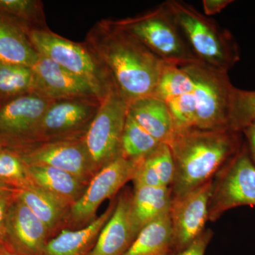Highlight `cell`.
<instances>
[{"instance_id":"28","label":"cell","mask_w":255,"mask_h":255,"mask_svg":"<svg viewBox=\"0 0 255 255\" xmlns=\"http://www.w3.org/2000/svg\"><path fill=\"white\" fill-rule=\"evenodd\" d=\"M194 82L182 65L166 64L152 95L164 101L191 93Z\"/></svg>"},{"instance_id":"4","label":"cell","mask_w":255,"mask_h":255,"mask_svg":"<svg viewBox=\"0 0 255 255\" xmlns=\"http://www.w3.org/2000/svg\"><path fill=\"white\" fill-rule=\"evenodd\" d=\"M28 37L37 53L58 64L91 87L101 102L117 88L110 72L85 43L67 39L46 29L32 30Z\"/></svg>"},{"instance_id":"26","label":"cell","mask_w":255,"mask_h":255,"mask_svg":"<svg viewBox=\"0 0 255 255\" xmlns=\"http://www.w3.org/2000/svg\"><path fill=\"white\" fill-rule=\"evenodd\" d=\"M161 144L142 128L128 112L121 145L122 157L130 160H139L153 152Z\"/></svg>"},{"instance_id":"10","label":"cell","mask_w":255,"mask_h":255,"mask_svg":"<svg viewBox=\"0 0 255 255\" xmlns=\"http://www.w3.org/2000/svg\"><path fill=\"white\" fill-rule=\"evenodd\" d=\"M101 102L96 98L53 100L41 119L33 145L82 138L98 112Z\"/></svg>"},{"instance_id":"1","label":"cell","mask_w":255,"mask_h":255,"mask_svg":"<svg viewBox=\"0 0 255 255\" xmlns=\"http://www.w3.org/2000/svg\"><path fill=\"white\" fill-rule=\"evenodd\" d=\"M84 43L108 70L129 103L154 93L167 63L115 20L97 21Z\"/></svg>"},{"instance_id":"9","label":"cell","mask_w":255,"mask_h":255,"mask_svg":"<svg viewBox=\"0 0 255 255\" xmlns=\"http://www.w3.org/2000/svg\"><path fill=\"white\" fill-rule=\"evenodd\" d=\"M54 100L28 94L0 107V148L18 152L34 144L41 119Z\"/></svg>"},{"instance_id":"14","label":"cell","mask_w":255,"mask_h":255,"mask_svg":"<svg viewBox=\"0 0 255 255\" xmlns=\"http://www.w3.org/2000/svg\"><path fill=\"white\" fill-rule=\"evenodd\" d=\"M50 237L46 225L23 204L16 192L6 221V240L10 248L21 255H44Z\"/></svg>"},{"instance_id":"3","label":"cell","mask_w":255,"mask_h":255,"mask_svg":"<svg viewBox=\"0 0 255 255\" xmlns=\"http://www.w3.org/2000/svg\"><path fill=\"white\" fill-rule=\"evenodd\" d=\"M164 3L199 61L227 72L239 61V49L229 31L184 1Z\"/></svg>"},{"instance_id":"13","label":"cell","mask_w":255,"mask_h":255,"mask_svg":"<svg viewBox=\"0 0 255 255\" xmlns=\"http://www.w3.org/2000/svg\"><path fill=\"white\" fill-rule=\"evenodd\" d=\"M213 190L214 184L210 180L182 196L172 197L169 210L173 236L172 253L184 249L204 233Z\"/></svg>"},{"instance_id":"16","label":"cell","mask_w":255,"mask_h":255,"mask_svg":"<svg viewBox=\"0 0 255 255\" xmlns=\"http://www.w3.org/2000/svg\"><path fill=\"white\" fill-rule=\"evenodd\" d=\"M131 199L128 193L119 196L113 214L88 255H124L128 251L135 239L130 218Z\"/></svg>"},{"instance_id":"11","label":"cell","mask_w":255,"mask_h":255,"mask_svg":"<svg viewBox=\"0 0 255 255\" xmlns=\"http://www.w3.org/2000/svg\"><path fill=\"white\" fill-rule=\"evenodd\" d=\"M244 205L255 206V164L246 148L235 155L214 185L209 219L214 221L225 211Z\"/></svg>"},{"instance_id":"5","label":"cell","mask_w":255,"mask_h":255,"mask_svg":"<svg viewBox=\"0 0 255 255\" xmlns=\"http://www.w3.org/2000/svg\"><path fill=\"white\" fill-rule=\"evenodd\" d=\"M115 22L165 63L181 65L199 61L164 2L145 14L117 19Z\"/></svg>"},{"instance_id":"33","label":"cell","mask_w":255,"mask_h":255,"mask_svg":"<svg viewBox=\"0 0 255 255\" xmlns=\"http://www.w3.org/2000/svg\"><path fill=\"white\" fill-rule=\"evenodd\" d=\"M211 238V233L204 232L184 249L169 255H204Z\"/></svg>"},{"instance_id":"7","label":"cell","mask_w":255,"mask_h":255,"mask_svg":"<svg viewBox=\"0 0 255 255\" xmlns=\"http://www.w3.org/2000/svg\"><path fill=\"white\" fill-rule=\"evenodd\" d=\"M128 105V101L118 89L112 90L101 102L98 112L84 135L95 174L121 155Z\"/></svg>"},{"instance_id":"15","label":"cell","mask_w":255,"mask_h":255,"mask_svg":"<svg viewBox=\"0 0 255 255\" xmlns=\"http://www.w3.org/2000/svg\"><path fill=\"white\" fill-rule=\"evenodd\" d=\"M31 68L36 75L40 92L51 100H100L86 82L46 57L39 55L38 60Z\"/></svg>"},{"instance_id":"38","label":"cell","mask_w":255,"mask_h":255,"mask_svg":"<svg viewBox=\"0 0 255 255\" xmlns=\"http://www.w3.org/2000/svg\"><path fill=\"white\" fill-rule=\"evenodd\" d=\"M2 250H9V251H11V250L9 249V248H6V247L0 246V251H2Z\"/></svg>"},{"instance_id":"6","label":"cell","mask_w":255,"mask_h":255,"mask_svg":"<svg viewBox=\"0 0 255 255\" xmlns=\"http://www.w3.org/2000/svg\"><path fill=\"white\" fill-rule=\"evenodd\" d=\"M194 82L192 92L196 104L194 128L227 130L231 97L234 87L228 72L201 63L181 65Z\"/></svg>"},{"instance_id":"25","label":"cell","mask_w":255,"mask_h":255,"mask_svg":"<svg viewBox=\"0 0 255 255\" xmlns=\"http://www.w3.org/2000/svg\"><path fill=\"white\" fill-rule=\"evenodd\" d=\"M31 93L41 94L32 68L0 60V107Z\"/></svg>"},{"instance_id":"23","label":"cell","mask_w":255,"mask_h":255,"mask_svg":"<svg viewBox=\"0 0 255 255\" xmlns=\"http://www.w3.org/2000/svg\"><path fill=\"white\" fill-rule=\"evenodd\" d=\"M172 248L173 236L169 212L142 228L124 255H169Z\"/></svg>"},{"instance_id":"36","label":"cell","mask_w":255,"mask_h":255,"mask_svg":"<svg viewBox=\"0 0 255 255\" xmlns=\"http://www.w3.org/2000/svg\"><path fill=\"white\" fill-rule=\"evenodd\" d=\"M0 255H21L15 253L14 251H9V250H2L0 251Z\"/></svg>"},{"instance_id":"32","label":"cell","mask_w":255,"mask_h":255,"mask_svg":"<svg viewBox=\"0 0 255 255\" xmlns=\"http://www.w3.org/2000/svg\"><path fill=\"white\" fill-rule=\"evenodd\" d=\"M16 192L17 191L0 190V246L6 247L11 251L13 250L7 244L6 240V221L10 206Z\"/></svg>"},{"instance_id":"12","label":"cell","mask_w":255,"mask_h":255,"mask_svg":"<svg viewBox=\"0 0 255 255\" xmlns=\"http://www.w3.org/2000/svg\"><path fill=\"white\" fill-rule=\"evenodd\" d=\"M14 153L26 165L48 166L61 169L87 185L95 174L83 137L35 144Z\"/></svg>"},{"instance_id":"17","label":"cell","mask_w":255,"mask_h":255,"mask_svg":"<svg viewBox=\"0 0 255 255\" xmlns=\"http://www.w3.org/2000/svg\"><path fill=\"white\" fill-rule=\"evenodd\" d=\"M117 201L114 200L103 214L90 224L76 230L63 229L48 241L44 255H88L99 235L113 214Z\"/></svg>"},{"instance_id":"37","label":"cell","mask_w":255,"mask_h":255,"mask_svg":"<svg viewBox=\"0 0 255 255\" xmlns=\"http://www.w3.org/2000/svg\"><path fill=\"white\" fill-rule=\"evenodd\" d=\"M0 190H14V189H11V188H10L9 187H8L6 184H5L4 183H3L1 182V181H0Z\"/></svg>"},{"instance_id":"29","label":"cell","mask_w":255,"mask_h":255,"mask_svg":"<svg viewBox=\"0 0 255 255\" xmlns=\"http://www.w3.org/2000/svg\"><path fill=\"white\" fill-rule=\"evenodd\" d=\"M255 122V91L240 90L234 87L230 107L228 128L243 131Z\"/></svg>"},{"instance_id":"19","label":"cell","mask_w":255,"mask_h":255,"mask_svg":"<svg viewBox=\"0 0 255 255\" xmlns=\"http://www.w3.org/2000/svg\"><path fill=\"white\" fill-rule=\"evenodd\" d=\"M128 114L146 131L161 143L169 145L174 133L168 105L153 95L130 102Z\"/></svg>"},{"instance_id":"2","label":"cell","mask_w":255,"mask_h":255,"mask_svg":"<svg viewBox=\"0 0 255 255\" xmlns=\"http://www.w3.org/2000/svg\"><path fill=\"white\" fill-rule=\"evenodd\" d=\"M237 132L193 128L174 132L169 146L175 174L172 197L182 196L211 178L238 149Z\"/></svg>"},{"instance_id":"22","label":"cell","mask_w":255,"mask_h":255,"mask_svg":"<svg viewBox=\"0 0 255 255\" xmlns=\"http://www.w3.org/2000/svg\"><path fill=\"white\" fill-rule=\"evenodd\" d=\"M175 174L173 156L167 144L162 143L153 152L138 161L133 181L134 187L147 186L169 187Z\"/></svg>"},{"instance_id":"18","label":"cell","mask_w":255,"mask_h":255,"mask_svg":"<svg viewBox=\"0 0 255 255\" xmlns=\"http://www.w3.org/2000/svg\"><path fill=\"white\" fill-rule=\"evenodd\" d=\"M31 182L70 209L85 192L87 184L61 169L41 165H26Z\"/></svg>"},{"instance_id":"31","label":"cell","mask_w":255,"mask_h":255,"mask_svg":"<svg viewBox=\"0 0 255 255\" xmlns=\"http://www.w3.org/2000/svg\"><path fill=\"white\" fill-rule=\"evenodd\" d=\"M166 103L172 116L174 132L195 127L196 104L192 92L175 97Z\"/></svg>"},{"instance_id":"21","label":"cell","mask_w":255,"mask_h":255,"mask_svg":"<svg viewBox=\"0 0 255 255\" xmlns=\"http://www.w3.org/2000/svg\"><path fill=\"white\" fill-rule=\"evenodd\" d=\"M172 201L171 188L135 187L132 194L130 218L135 238L148 223L169 212Z\"/></svg>"},{"instance_id":"27","label":"cell","mask_w":255,"mask_h":255,"mask_svg":"<svg viewBox=\"0 0 255 255\" xmlns=\"http://www.w3.org/2000/svg\"><path fill=\"white\" fill-rule=\"evenodd\" d=\"M0 11L21 23L28 32L48 28L44 4L40 0H0Z\"/></svg>"},{"instance_id":"24","label":"cell","mask_w":255,"mask_h":255,"mask_svg":"<svg viewBox=\"0 0 255 255\" xmlns=\"http://www.w3.org/2000/svg\"><path fill=\"white\" fill-rule=\"evenodd\" d=\"M17 196L46 225L52 238L60 228L62 231V227L65 226L68 208L33 184L26 189L17 191Z\"/></svg>"},{"instance_id":"8","label":"cell","mask_w":255,"mask_h":255,"mask_svg":"<svg viewBox=\"0 0 255 255\" xmlns=\"http://www.w3.org/2000/svg\"><path fill=\"white\" fill-rule=\"evenodd\" d=\"M139 160H130L120 155L97 172L80 199L68 210L65 229H79L95 221L101 204L132 180Z\"/></svg>"},{"instance_id":"20","label":"cell","mask_w":255,"mask_h":255,"mask_svg":"<svg viewBox=\"0 0 255 255\" xmlns=\"http://www.w3.org/2000/svg\"><path fill=\"white\" fill-rule=\"evenodd\" d=\"M38 56L27 30L9 15L0 11V60L32 68Z\"/></svg>"},{"instance_id":"35","label":"cell","mask_w":255,"mask_h":255,"mask_svg":"<svg viewBox=\"0 0 255 255\" xmlns=\"http://www.w3.org/2000/svg\"><path fill=\"white\" fill-rule=\"evenodd\" d=\"M243 131L244 132L249 142L250 149L255 164V122L246 127Z\"/></svg>"},{"instance_id":"30","label":"cell","mask_w":255,"mask_h":255,"mask_svg":"<svg viewBox=\"0 0 255 255\" xmlns=\"http://www.w3.org/2000/svg\"><path fill=\"white\" fill-rule=\"evenodd\" d=\"M0 181L16 191L33 184L26 164L14 152L2 148H0Z\"/></svg>"},{"instance_id":"34","label":"cell","mask_w":255,"mask_h":255,"mask_svg":"<svg viewBox=\"0 0 255 255\" xmlns=\"http://www.w3.org/2000/svg\"><path fill=\"white\" fill-rule=\"evenodd\" d=\"M232 2V0H204L202 4L206 15H214L221 12Z\"/></svg>"}]
</instances>
